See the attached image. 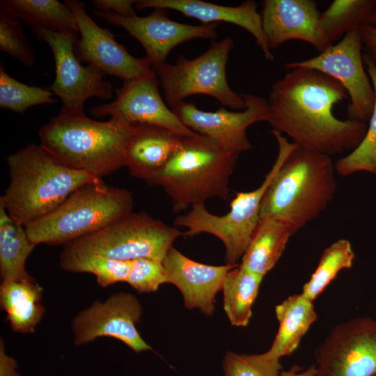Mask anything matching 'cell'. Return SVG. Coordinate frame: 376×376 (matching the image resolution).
Listing matches in <instances>:
<instances>
[{
    "mask_svg": "<svg viewBox=\"0 0 376 376\" xmlns=\"http://www.w3.org/2000/svg\"><path fill=\"white\" fill-rule=\"evenodd\" d=\"M183 137L161 126L135 124L126 148L125 166L132 176L147 182L167 164Z\"/></svg>",
    "mask_w": 376,
    "mask_h": 376,
    "instance_id": "obj_21",
    "label": "cell"
},
{
    "mask_svg": "<svg viewBox=\"0 0 376 376\" xmlns=\"http://www.w3.org/2000/svg\"><path fill=\"white\" fill-rule=\"evenodd\" d=\"M354 258L348 240L339 239L331 244L322 252L315 271L304 285L301 294L313 301L340 271L352 267Z\"/></svg>",
    "mask_w": 376,
    "mask_h": 376,
    "instance_id": "obj_29",
    "label": "cell"
},
{
    "mask_svg": "<svg viewBox=\"0 0 376 376\" xmlns=\"http://www.w3.org/2000/svg\"><path fill=\"white\" fill-rule=\"evenodd\" d=\"M0 49L11 55L22 64L31 66L35 63L33 50L17 18L0 13Z\"/></svg>",
    "mask_w": 376,
    "mask_h": 376,
    "instance_id": "obj_34",
    "label": "cell"
},
{
    "mask_svg": "<svg viewBox=\"0 0 376 376\" xmlns=\"http://www.w3.org/2000/svg\"><path fill=\"white\" fill-rule=\"evenodd\" d=\"M135 124L111 117L88 118L84 111L60 113L39 130L40 145L65 166L102 178L125 166Z\"/></svg>",
    "mask_w": 376,
    "mask_h": 376,
    "instance_id": "obj_2",
    "label": "cell"
},
{
    "mask_svg": "<svg viewBox=\"0 0 376 376\" xmlns=\"http://www.w3.org/2000/svg\"><path fill=\"white\" fill-rule=\"evenodd\" d=\"M135 8L171 9L204 24L220 22L233 24L252 35L266 59H274L263 30L261 15L253 0L245 1L237 6H221L201 0H139L136 1Z\"/></svg>",
    "mask_w": 376,
    "mask_h": 376,
    "instance_id": "obj_20",
    "label": "cell"
},
{
    "mask_svg": "<svg viewBox=\"0 0 376 376\" xmlns=\"http://www.w3.org/2000/svg\"><path fill=\"white\" fill-rule=\"evenodd\" d=\"M376 10V0H334L320 15L326 37L334 44L350 30L368 24Z\"/></svg>",
    "mask_w": 376,
    "mask_h": 376,
    "instance_id": "obj_28",
    "label": "cell"
},
{
    "mask_svg": "<svg viewBox=\"0 0 376 376\" xmlns=\"http://www.w3.org/2000/svg\"><path fill=\"white\" fill-rule=\"evenodd\" d=\"M97 10L111 12L121 16H135V3L133 0H93Z\"/></svg>",
    "mask_w": 376,
    "mask_h": 376,
    "instance_id": "obj_36",
    "label": "cell"
},
{
    "mask_svg": "<svg viewBox=\"0 0 376 376\" xmlns=\"http://www.w3.org/2000/svg\"><path fill=\"white\" fill-rule=\"evenodd\" d=\"M360 27L347 32L343 38L316 56L286 63L285 68H306L324 73L339 81L347 93L349 119L368 122L375 106V93L364 68Z\"/></svg>",
    "mask_w": 376,
    "mask_h": 376,
    "instance_id": "obj_10",
    "label": "cell"
},
{
    "mask_svg": "<svg viewBox=\"0 0 376 376\" xmlns=\"http://www.w3.org/2000/svg\"><path fill=\"white\" fill-rule=\"evenodd\" d=\"M4 343L0 340V376H21L16 361L5 352Z\"/></svg>",
    "mask_w": 376,
    "mask_h": 376,
    "instance_id": "obj_38",
    "label": "cell"
},
{
    "mask_svg": "<svg viewBox=\"0 0 376 376\" xmlns=\"http://www.w3.org/2000/svg\"><path fill=\"white\" fill-rule=\"evenodd\" d=\"M47 87L24 84L10 76L0 64V107L22 113L29 108L44 104H54L56 99Z\"/></svg>",
    "mask_w": 376,
    "mask_h": 376,
    "instance_id": "obj_32",
    "label": "cell"
},
{
    "mask_svg": "<svg viewBox=\"0 0 376 376\" xmlns=\"http://www.w3.org/2000/svg\"><path fill=\"white\" fill-rule=\"evenodd\" d=\"M1 13L21 19L31 27L54 32L79 33L75 15L57 0H1Z\"/></svg>",
    "mask_w": 376,
    "mask_h": 376,
    "instance_id": "obj_25",
    "label": "cell"
},
{
    "mask_svg": "<svg viewBox=\"0 0 376 376\" xmlns=\"http://www.w3.org/2000/svg\"><path fill=\"white\" fill-rule=\"evenodd\" d=\"M260 15L271 51L290 40L308 42L320 53L334 45L322 30L313 0H265Z\"/></svg>",
    "mask_w": 376,
    "mask_h": 376,
    "instance_id": "obj_18",
    "label": "cell"
},
{
    "mask_svg": "<svg viewBox=\"0 0 376 376\" xmlns=\"http://www.w3.org/2000/svg\"><path fill=\"white\" fill-rule=\"evenodd\" d=\"M315 367L312 364L306 369L295 365L288 370L281 371L279 376H315Z\"/></svg>",
    "mask_w": 376,
    "mask_h": 376,
    "instance_id": "obj_39",
    "label": "cell"
},
{
    "mask_svg": "<svg viewBox=\"0 0 376 376\" xmlns=\"http://www.w3.org/2000/svg\"><path fill=\"white\" fill-rule=\"evenodd\" d=\"M295 234L283 219L261 217L240 266L264 278L275 267Z\"/></svg>",
    "mask_w": 376,
    "mask_h": 376,
    "instance_id": "obj_22",
    "label": "cell"
},
{
    "mask_svg": "<svg viewBox=\"0 0 376 376\" xmlns=\"http://www.w3.org/2000/svg\"><path fill=\"white\" fill-rule=\"evenodd\" d=\"M233 47L230 37L212 40L207 51L193 59L180 54L175 63L166 62L153 68L166 104L172 108L190 95L203 94L231 109H244V99L230 88L226 77L227 61Z\"/></svg>",
    "mask_w": 376,
    "mask_h": 376,
    "instance_id": "obj_9",
    "label": "cell"
},
{
    "mask_svg": "<svg viewBox=\"0 0 376 376\" xmlns=\"http://www.w3.org/2000/svg\"><path fill=\"white\" fill-rule=\"evenodd\" d=\"M279 328L267 350L281 359L290 356L299 347L304 335L317 320L313 301L301 293L289 296L275 307Z\"/></svg>",
    "mask_w": 376,
    "mask_h": 376,
    "instance_id": "obj_24",
    "label": "cell"
},
{
    "mask_svg": "<svg viewBox=\"0 0 376 376\" xmlns=\"http://www.w3.org/2000/svg\"><path fill=\"white\" fill-rule=\"evenodd\" d=\"M363 61L374 88L375 102L363 140L354 150L335 163L336 172L344 177L358 172L376 175V68L365 54Z\"/></svg>",
    "mask_w": 376,
    "mask_h": 376,
    "instance_id": "obj_30",
    "label": "cell"
},
{
    "mask_svg": "<svg viewBox=\"0 0 376 376\" xmlns=\"http://www.w3.org/2000/svg\"><path fill=\"white\" fill-rule=\"evenodd\" d=\"M35 246L29 240L25 227L12 219L0 203V274L2 281L31 277L25 264Z\"/></svg>",
    "mask_w": 376,
    "mask_h": 376,
    "instance_id": "obj_26",
    "label": "cell"
},
{
    "mask_svg": "<svg viewBox=\"0 0 376 376\" xmlns=\"http://www.w3.org/2000/svg\"><path fill=\"white\" fill-rule=\"evenodd\" d=\"M184 235L144 212H131L65 244L61 253L100 255L122 261L149 258L162 262L174 241Z\"/></svg>",
    "mask_w": 376,
    "mask_h": 376,
    "instance_id": "obj_8",
    "label": "cell"
},
{
    "mask_svg": "<svg viewBox=\"0 0 376 376\" xmlns=\"http://www.w3.org/2000/svg\"><path fill=\"white\" fill-rule=\"evenodd\" d=\"M315 376H376V319L336 325L315 350Z\"/></svg>",
    "mask_w": 376,
    "mask_h": 376,
    "instance_id": "obj_12",
    "label": "cell"
},
{
    "mask_svg": "<svg viewBox=\"0 0 376 376\" xmlns=\"http://www.w3.org/2000/svg\"><path fill=\"white\" fill-rule=\"evenodd\" d=\"M95 16L113 26L122 27L136 38L146 51L152 68L166 62L177 45L196 38L214 39L219 23L194 25L171 19L166 9L155 8L148 16H121L94 10Z\"/></svg>",
    "mask_w": 376,
    "mask_h": 376,
    "instance_id": "obj_14",
    "label": "cell"
},
{
    "mask_svg": "<svg viewBox=\"0 0 376 376\" xmlns=\"http://www.w3.org/2000/svg\"><path fill=\"white\" fill-rule=\"evenodd\" d=\"M241 94L246 104L241 111H230L225 108L205 111L194 102L186 101L171 109L192 131L208 138L222 149L240 155L253 148L246 129L256 123L267 122L269 117L267 100L251 93Z\"/></svg>",
    "mask_w": 376,
    "mask_h": 376,
    "instance_id": "obj_13",
    "label": "cell"
},
{
    "mask_svg": "<svg viewBox=\"0 0 376 376\" xmlns=\"http://www.w3.org/2000/svg\"><path fill=\"white\" fill-rule=\"evenodd\" d=\"M155 71L125 81L116 89V99L90 110L95 117L119 118L134 124H150L165 127L182 136L195 135L185 126L161 97Z\"/></svg>",
    "mask_w": 376,
    "mask_h": 376,
    "instance_id": "obj_17",
    "label": "cell"
},
{
    "mask_svg": "<svg viewBox=\"0 0 376 376\" xmlns=\"http://www.w3.org/2000/svg\"><path fill=\"white\" fill-rule=\"evenodd\" d=\"M278 143L274 163L265 175L262 184L249 191H238L230 203V210L224 215L210 213L204 204L191 207L185 214L177 215L175 226L187 230L185 235L208 233L219 239L225 246V261L228 265L238 264L246 251L260 219L263 196L274 176L296 144L289 142L281 134L272 131Z\"/></svg>",
    "mask_w": 376,
    "mask_h": 376,
    "instance_id": "obj_7",
    "label": "cell"
},
{
    "mask_svg": "<svg viewBox=\"0 0 376 376\" xmlns=\"http://www.w3.org/2000/svg\"><path fill=\"white\" fill-rule=\"evenodd\" d=\"M224 376H279L280 359L268 351L260 354H237L228 351L223 359Z\"/></svg>",
    "mask_w": 376,
    "mask_h": 376,
    "instance_id": "obj_33",
    "label": "cell"
},
{
    "mask_svg": "<svg viewBox=\"0 0 376 376\" xmlns=\"http://www.w3.org/2000/svg\"><path fill=\"white\" fill-rule=\"evenodd\" d=\"M64 2L74 13L80 34L75 47L79 61L88 63L105 75L116 77L124 82L154 72L146 57L133 56L109 30L99 26L86 13L81 2L76 0Z\"/></svg>",
    "mask_w": 376,
    "mask_h": 376,
    "instance_id": "obj_16",
    "label": "cell"
},
{
    "mask_svg": "<svg viewBox=\"0 0 376 376\" xmlns=\"http://www.w3.org/2000/svg\"><path fill=\"white\" fill-rule=\"evenodd\" d=\"M133 206L131 191L100 178L78 187L54 211L25 229L36 246L66 244L132 212Z\"/></svg>",
    "mask_w": 376,
    "mask_h": 376,
    "instance_id": "obj_6",
    "label": "cell"
},
{
    "mask_svg": "<svg viewBox=\"0 0 376 376\" xmlns=\"http://www.w3.org/2000/svg\"><path fill=\"white\" fill-rule=\"evenodd\" d=\"M127 283L140 293L153 292L168 279L162 262L139 258L132 261Z\"/></svg>",
    "mask_w": 376,
    "mask_h": 376,
    "instance_id": "obj_35",
    "label": "cell"
},
{
    "mask_svg": "<svg viewBox=\"0 0 376 376\" xmlns=\"http://www.w3.org/2000/svg\"><path fill=\"white\" fill-rule=\"evenodd\" d=\"M238 156L198 133L185 136L167 164L147 184L164 189L174 214L210 198L226 201Z\"/></svg>",
    "mask_w": 376,
    "mask_h": 376,
    "instance_id": "obj_5",
    "label": "cell"
},
{
    "mask_svg": "<svg viewBox=\"0 0 376 376\" xmlns=\"http://www.w3.org/2000/svg\"><path fill=\"white\" fill-rule=\"evenodd\" d=\"M368 24L376 26V10L370 17Z\"/></svg>",
    "mask_w": 376,
    "mask_h": 376,
    "instance_id": "obj_40",
    "label": "cell"
},
{
    "mask_svg": "<svg viewBox=\"0 0 376 376\" xmlns=\"http://www.w3.org/2000/svg\"><path fill=\"white\" fill-rule=\"evenodd\" d=\"M142 313L139 301L130 293L118 292L104 302L95 301L73 319L74 343L83 345L97 338L109 336L137 353L152 350L136 329Z\"/></svg>",
    "mask_w": 376,
    "mask_h": 376,
    "instance_id": "obj_15",
    "label": "cell"
},
{
    "mask_svg": "<svg viewBox=\"0 0 376 376\" xmlns=\"http://www.w3.org/2000/svg\"><path fill=\"white\" fill-rule=\"evenodd\" d=\"M42 288L31 276L23 280L3 281L0 303L13 331L33 333L45 309L42 304Z\"/></svg>",
    "mask_w": 376,
    "mask_h": 376,
    "instance_id": "obj_23",
    "label": "cell"
},
{
    "mask_svg": "<svg viewBox=\"0 0 376 376\" xmlns=\"http://www.w3.org/2000/svg\"><path fill=\"white\" fill-rule=\"evenodd\" d=\"M335 172L330 156L296 144L266 190L260 218L282 219L296 233L318 218L334 199Z\"/></svg>",
    "mask_w": 376,
    "mask_h": 376,
    "instance_id": "obj_4",
    "label": "cell"
},
{
    "mask_svg": "<svg viewBox=\"0 0 376 376\" xmlns=\"http://www.w3.org/2000/svg\"><path fill=\"white\" fill-rule=\"evenodd\" d=\"M263 279L240 264L226 274L221 290L224 311L232 325L246 327L249 323Z\"/></svg>",
    "mask_w": 376,
    "mask_h": 376,
    "instance_id": "obj_27",
    "label": "cell"
},
{
    "mask_svg": "<svg viewBox=\"0 0 376 376\" xmlns=\"http://www.w3.org/2000/svg\"><path fill=\"white\" fill-rule=\"evenodd\" d=\"M35 36L50 47L55 61V79L47 87L63 104L61 110L84 111L85 102L93 97L107 100L112 97L113 88L104 79L105 75L93 65L84 66L75 54L78 34L54 32L31 27Z\"/></svg>",
    "mask_w": 376,
    "mask_h": 376,
    "instance_id": "obj_11",
    "label": "cell"
},
{
    "mask_svg": "<svg viewBox=\"0 0 376 376\" xmlns=\"http://www.w3.org/2000/svg\"><path fill=\"white\" fill-rule=\"evenodd\" d=\"M6 160L10 183L0 203L24 227L54 211L80 186L100 178L65 166L40 144H29Z\"/></svg>",
    "mask_w": 376,
    "mask_h": 376,
    "instance_id": "obj_3",
    "label": "cell"
},
{
    "mask_svg": "<svg viewBox=\"0 0 376 376\" xmlns=\"http://www.w3.org/2000/svg\"><path fill=\"white\" fill-rule=\"evenodd\" d=\"M132 261L111 259L100 255H69L61 253L60 267L70 272L91 273L102 288L127 282Z\"/></svg>",
    "mask_w": 376,
    "mask_h": 376,
    "instance_id": "obj_31",
    "label": "cell"
},
{
    "mask_svg": "<svg viewBox=\"0 0 376 376\" xmlns=\"http://www.w3.org/2000/svg\"><path fill=\"white\" fill-rule=\"evenodd\" d=\"M168 283L180 291L187 308L211 316L215 297L228 272L239 264L210 265L196 262L172 246L162 261Z\"/></svg>",
    "mask_w": 376,
    "mask_h": 376,
    "instance_id": "obj_19",
    "label": "cell"
},
{
    "mask_svg": "<svg viewBox=\"0 0 376 376\" xmlns=\"http://www.w3.org/2000/svg\"><path fill=\"white\" fill-rule=\"evenodd\" d=\"M347 97L331 77L306 68L290 69L271 87L267 122L272 131L306 149L330 157L351 152L363 140L367 123L334 116V106Z\"/></svg>",
    "mask_w": 376,
    "mask_h": 376,
    "instance_id": "obj_1",
    "label": "cell"
},
{
    "mask_svg": "<svg viewBox=\"0 0 376 376\" xmlns=\"http://www.w3.org/2000/svg\"><path fill=\"white\" fill-rule=\"evenodd\" d=\"M360 32L365 55L376 68V26L364 24L360 26Z\"/></svg>",
    "mask_w": 376,
    "mask_h": 376,
    "instance_id": "obj_37",
    "label": "cell"
}]
</instances>
